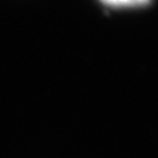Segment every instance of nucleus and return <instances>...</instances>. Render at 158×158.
Segmentation results:
<instances>
[{
    "label": "nucleus",
    "instance_id": "nucleus-1",
    "mask_svg": "<svg viewBox=\"0 0 158 158\" xmlns=\"http://www.w3.org/2000/svg\"><path fill=\"white\" fill-rule=\"evenodd\" d=\"M101 2L108 6L121 8V6H132V0H101Z\"/></svg>",
    "mask_w": 158,
    "mask_h": 158
},
{
    "label": "nucleus",
    "instance_id": "nucleus-2",
    "mask_svg": "<svg viewBox=\"0 0 158 158\" xmlns=\"http://www.w3.org/2000/svg\"><path fill=\"white\" fill-rule=\"evenodd\" d=\"M151 3V0H132V6H143Z\"/></svg>",
    "mask_w": 158,
    "mask_h": 158
}]
</instances>
